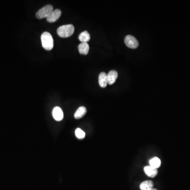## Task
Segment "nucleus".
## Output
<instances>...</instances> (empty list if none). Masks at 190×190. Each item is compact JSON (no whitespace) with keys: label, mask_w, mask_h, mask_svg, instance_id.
<instances>
[{"label":"nucleus","mask_w":190,"mask_h":190,"mask_svg":"<svg viewBox=\"0 0 190 190\" xmlns=\"http://www.w3.org/2000/svg\"><path fill=\"white\" fill-rule=\"evenodd\" d=\"M144 170L145 174L150 177H154L158 175V169L154 168L151 166H145L144 167Z\"/></svg>","instance_id":"obj_7"},{"label":"nucleus","mask_w":190,"mask_h":190,"mask_svg":"<svg viewBox=\"0 0 190 190\" xmlns=\"http://www.w3.org/2000/svg\"><path fill=\"white\" fill-rule=\"evenodd\" d=\"M78 50L80 54L86 55L88 54L89 50V46L87 43H82L78 46Z\"/></svg>","instance_id":"obj_12"},{"label":"nucleus","mask_w":190,"mask_h":190,"mask_svg":"<svg viewBox=\"0 0 190 190\" xmlns=\"http://www.w3.org/2000/svg\"><path fill=\"white\" fill-rule=\"evenodd\" d=\"M154 183L152 181L147 180L142 182L140 184L139 187L141 190H151L153 189Z\"/></svg>","instance_id":"obj_11"},{"label":"nucleus","mask_w":190,"mask_h":190,"mask_svg":"<svg viewBox=\"0 0 190 190\" xmlns=\"http://www.w3.org/2000/svg\"><path fill=\"white\" fill-rule=\"evenodd\" d=\"M149 164L150 166L154 168H158L160 167L161 165V160L159 158L157 157L153 158L152 159H151L149 160Z\"/></svg>","instance_id":"obj_14"},{"label":"nucleus","mask_w":190,"mask_h":190,"mask_svg":"<svg viewBox=\"0 0 190 190\" xmlns=\"http://www.w3.org/2000/svg\"><path fill=\"white\" fill-rule=\"evenodd\" d=\"M118 77V72L116 70H111L107 74L108 84H113L116 82Z\"/></svg>","instance_id":"obj_9"},{"label":"nucleus","mask_w":190,"mask_h":190,"mask_svg":"<svg viewBox=\"0 0 190 190\" xmlns=\"http://www.w3.org/2000/svg\"><path fill=\"white\" fill-rule=\"evenodd\" d=\"M151 190H157V189H153H153H151Z\"/></svg>","instance_id":"obj_16"},{"label":"nucleus","mask_w":190,"mask_h":190,"mask_svg":"<svg viewBox=\"0 0 190 190\" xmlns=\"http://www.w3.org/2000/svg\"><path fill=\"white\" fill-rule=\"evenodd\" d=\"M42 45L46 50H51L53 48V39L50 33L44 32L41 37Z\"/></svg>","instance_id":"obj_1"},{"label":"nucleus","mask_w":190,"mask_h":190,"mask_svg":"<svg viewBox=\"0 0 190 190\" xmlns=\"http://www.w3.org/2000/svg\"><path fill=\"white\" fill-rule=\"evenodd\" d=\"M53 10V6L46 5L40 9L36 13V17L39 19L46 18Z\"/></svg>","instance_id":"obj_3"},{"label":"nucleus","mask_w":190,"mask_h":190,"mask_svg":"<svg viewBox=\"0 0 190 190\" xmlns=\"http://www.w3.org/2000/svg\"><path fill=\"white\" fill-rule=\"evenodd\" d=\"M99 84L102 88H105L108 84L107 74L103 72L99 75Z\"/></svg>","instance_id":"obj_8"},{"label":"nucleus","mask_w":190,"mask_h":190,"mask_svg":"<svg viewBox=\"0 0 190 190\" xmlns=\"http://www.w3.org/2000/svg\"><path fill=\"white\" fill-rule=\"evenodd\" d=\"M61 15V10L59 9H56L54 10H53L51 13L49 14V16L46 18V20L48 22L50 23L56 22L59 19Z\"/></svg>","instance_id":"obj_5"},{"label":"nucleus","mask_w":190,"mask_h":190,"mask_svg":"<svg viewBox=\"0 0 190 190\" xmlns=\"http://www.w3.org/2000/svg\"><path fill=\"white\" fill-rule=\"evenodd\" d=\"M87 113V109L84 107V106H81L78 108V109L77 110L76 113L74 114V117L76 119H80L84 116L85 115V114Z\"/></svg>","instance_id":"obj_10"},{"label":"nucleus","mask_w":190,"mask_h":190,"mask_svg":"<svg viewBox=\"0 0 190 190\" xmlns=\"http://www.w3.org/2000/svg\"><path fill=\"white\" fill-rule=\"evenodd\" d=\"M74 31L75 27L73 25H64L58 27L57 34L61 38H67L72 35Z\"/></svg>","instance_id":"obj_2"},{"label":"nucleus","mask_w":190,"mask_h":190,"mask_svg":"<svg viewBox=\"0 0 190 190\" xmlns=\"http://www.w3.org/2000/svg\"><path fill=\"white\" fill-rule=\"evenodd\" d=\"M75 135L78 139H84L85 135H86L84 132L79 128H77L75 130Z\"/></svg>","instance_id":"obj_15"},{"label":"nucleus","mask_w":190,"mask_h":190,"mask_svg":"<svg viewBox=\"0 0 190 190\" xmlns=\"http://www.w3.org/2000/svg\"><path fill=\"white\" fill-rule=\"evenodd\" d=\"M79 39L82 43H87V42L89 41L90 39V36L89 33L87 31H84L82 32L79 35Z\"/></svg>","instance_id":"obj_13"},{"label":"nucleus","mask_w":190,"mask_h":190,"mask_svg":"<svg viewBox=\"0 0 190 190\" xmlns=\"http://www.w3.org/2000/svg\"><path fill=\"white\" fill-rule=\"evenodd\" d=\"M52 115L53 118L57 121H61L63 118V113L59 107H54L52 110Z\"/></svg>","instance_id":"obj_6"},{"label":"nucleus","mask_w":190,"mask_h":190,"mask_svg":"<svg viewBox=\"0 0 190 190\" xmlns=\"http://www.w3.org/2000/svg\"><path fill=\"white\" fill-rule=\"evenodd\" d=\"M125 44L126 46L131 49H136L139 46V42L134 37L128 35L125 38Z\"/></svg>","instance_id":"obj_4"}]
</instances>
